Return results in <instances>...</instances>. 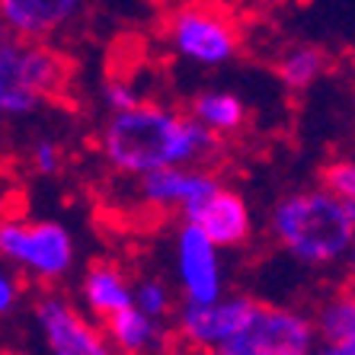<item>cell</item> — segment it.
Segmentation results:
<instances>
[{"mask_svg":"<svg viewBox=\"0 0 355 355\" xmlns=\"http://www.w3.org/2000/svg\"><path fill=\"white\" fill-rule=\"evenodd\" d=\"M320 189L339 202H355V164L346 157H336L323 164L320 170Z\"/></svg>","mask_w":355,"mask_h":355,"instance_id":"cell-19","label":"cell"},{"mask_svg":"<svg viewBox=\"0 0 355 355\" xmlns=\"http://www.w3.org/2000/svg\"><path fill=\"white\" fill-rule=\"evenodd\" d=\"M314 320V333L327 343V346H343V343H355V301L352 295H333L330 301H323Z\"/></svg>","mask_w":355,"mask_h":355,"instance_id":"cell-17","label":"cell"},{"mask_svg":"<svg viewBox=\"0 0 355 355\" xmlns=\"http://www.w3.org/2000/svg\"><path fill=\"white\" fill-rule=\"evenodd\" d=\"M99 99H103V106L119 116V112H128L141 103V93L132 80H122V77H112V80L103 83V90H99Z\"/></svg>","mask_w":355,"mask_h":355,"instance_id":"cell-20","label":"cell"},{"mask_svg":"<svg viewBox=\"0 0 355 355\" xmlns=\"http://www.w3.org/2000/svg\"><path fill=\"white\" fill-rule=\"evenodd\" d=\"M0 39H3V26H0Z\"/></svg>","mask_w":355,"mask_h":355,"instance_id":"cell-24","label":"cell"},{"mask_svg":"<svg viewBox=\"0 0 355 355\" xmlns=\"http://www.w3.org/2000/svg\"><path fill=\"white\" fill-rule=\"evenodd\" d=\"M35 323L51 355H116L90 317L58 295H45L35 304Z\"/></svg>","mask_w":355,"mask_h":355,"instance_id":"cell-9","label":"cell"},{"mask_svg":"<svg viewBox=\"0 0 355 355\" xmlns=\"http://www.w3.org/2000/svg\"><path fill=\"white\" fill-rule=\"evenodd\" d=\"M17 301H19V285H17V279L0 266V317H7V314H13V307H17Z\"/></svg>","mask_w":355,"mask_h":355,"instance_id":"cell-22","label":"cell"},{"mask_svg":"<svg viewBox=\"0 0 355 355\" xmlns=\"http://www.w3.org/2000/svg\"><path fill=\"white\" fill-rule=\"evenodd\" d=\"M106 343L116 355H150L164 346V323L138 314L135 307L106 320Z\"/></svg>","mask_w":355,"mask_h":355,"instance_id":"cell-14","label":"cell"},{"mask_svg":"<svg viewBox=\"0 0 355 355\" xmlns=\"http://www.w3.org/2000/svg\"><path fill=\"white\" fill-rule=\"evenodd\" d=\"M317 346L311 314L297 307L257 304L250 323L215 355H307Z\"/></svg>","mask_w":355,"mask_h":355,"instance_id":"cell-6","label":"cell"},{"mask_svg":"<svg viewBox=\"0 0 355 355\" xmlns=\"http://www.w3.org/2000/svg\"><path fill=\"white\" fill-rule=\"evenodd\" d=\"M182 224L198 227L202 237L218 250L240 247L253 234V215H250L247 198L237 189H224V186H218L215 196H208L202 205L189 208L182 215Z\"/></svg>","mask_w":355,"mask_h":355,"instance_id":"cell-10","label":"cell"},{"mask_svg":"<svg viewBox=\"0 0 355 355\" xmlns=\"http://www.w3.org/2000/svg\"><path fill=\"white\" fill-rule=\"evenodd\" d=\"M307 355H355V343H343V346H327V343H320V346H314Z\"/></svg>","mask_w":355,"mask_h":355,"instance_id":"cell-23","label":"cell"},{"mask_svg":"<svg viewBox=\"0 0 355 355\" xmlns=\"http://www.w3.org/2000/svg\"><path fill=\"white\" fill-rule=\"evenodd\" d=\"M132 307L138 314L160 320L173 311V291L164 279H141L138 285H132Z\"/></svg>","mask_w":355,"mask_h":355,"instance_id":"cell-18","label":"cell"},{"mask_svg":"<svg viewBox=\"0 0 355 355\" xmlns=\"http://www.w3.org/2000/svg\"><path fill=\"white\" fill-rule=\"evenodd\" d=\"M218 150V138L208 135L186 112L144 103L135 109L109 116L103 128V154L119 173L150 176L160 170H180L208 160Z\"/></svg>","mask_w":355,"mask_h":355,"instance_id":"cell-1","label":"cell"},{"mask_svg":"<svg viewBox=\"0 0 355 355\" xmlns=\"http://www.w3.org/2000/svg\"><path fill=\"white\" fill-rule=\"evenodd\" d=\"M83 304L93 317L106 323L109 317L122 314L132 307V282L112 263H96L83 275Z\"/></svg>","mask_w":355,"mask_h":355,"instance_id":"cell-13","label":"cell"},{"mask_svg":"<svg viewBox=\"0 0 355 355\" xmlns=\"http://www.w3.org/2000/svg\"><path fill=\"white\" fill-rule=\"evenodd\" d=\"M269 231L297 263L333 266L352 253L355 202H339L323 189L291 192L272 205Z\"/></svg>","mask_w":355,"mask_h":355,"instance_id":"cell-2","label":"cell"},{"mask_svg":"<svg viewBox=\"0 0 355 355\" xmlns=\"http://www.w3.org/2000/svg\"><path fill=\"white\" fill-rule=\"evenodd\" d=\"M189 119H196L208 135H237L247 125V103L231 90H202L189 103Z\"/></svg>","mask_w":355,"mask_h":355,"instance_id":"cell-15","label":"cell"},{"mask_svg":"<svg viewBox=\"0 0 355 355\" xmlns=\"http://www.w3.org/2000/svg\"><path fill=\"white\" fill-rule=\"evenodd\" d=\"M166 39L180 58L198 67H221L240 55L234 19L215 7H180L166 17Z\"/></svg>","mask_w":355,"mask_h":355,"instance_id":"cell-5","label":"cell"},{"mask_svg":"<svg viewBox=\"0 0 355 355\" xmlns=\"http://www.w3.org/2000/svg\"><path fill=\"white\" fill-rule=\"evenodd\" d=\"M257 304L259 301L247 295H224L215 304H182L176 311V327L192 349L215 355L247 327Z\"/></svg>","mask_w":355,"mask_h":355,"instance_id":"cell-7","label":"cell"},{"mask_svg":"<svg viewBox=\"0 0 355 355\" xmlns=\"http://www.w3.org/2000/svg\"><path fill=\"white\" fill-rule=\"evenodd\" d=\"M330 67V58L320 45H291L275 64L279 80L288 90H311Z\"/></svg>","mask_w":355,"mask_h":355,"instance_id":"cell-16","label":"cell"},{"mask_svg":"<svg viewBox=\"0 0 355 355\" xmlns=\"http://www.w3.org/2000/svg\"><path fill=\"white\" fill-rule=\"evenodd\" d=\"M33 166L39 176H55L61 166V148L55 138H39L33 144Z\"/></svg>","mask_w":355,"mask_h":355,"instance_id":"cell-21","label":"cell"},{"mask_svg":"<svg viewBox=\"0 0 355 355\" xmlns=\"http://www.w3.org/2000/svg\"><path fill=\"white\" fill-rule=\"evenodd\" d=\"M71 64L49 45L0 39V119L33 116L64 87Z\"/></svg>","mask_w":355,"mask_h":355,"instance_id":"cell-3","label":"cell"},{"mask_svg":"<svg viewBox=\"0 0 355 355\" xmlns=\"http://www.w3.org/2000/svg\"><path fill=\"white\" fill-rule=\"evenodd\" d=\"M173 266L186 304H215L218 297H224L221 250L211 247L192 224H182L176 231Z\"/></svg>","mask_w":355,"mask_h":355,"instance_id":"cell-8","label":"cell"},{"mask_svg":"<svg viewBox=\"0 0 355 355\" xmlns=\"http://www.w3.org/2000/svg\"><path fill=\"white\" fill-rule=\"evenodd\" d=\"M80 13V0H0V26L17 35V42L45 39Z\"/></svg>","mask_w":355,"mask_h":355,"instance_id":"cell-12","label":"cell"},{"mask_svg":"<svg viewBox=\"0 0 355 355\" xmlns=\"http://www.w3.org/2000/svg\"><path fill=\"white\" fill-rule=\"evenodd\" d=\"M0 125H3V119H0Z\"/></svg>","mask_w":355,"mask_h":355,"instance_id":"cell-25","label":"cell"},{"mask_svg":"<svg viewBox=\"0 0 355 355\" xmlns=\"http://www.w3.org/2000/svg\"><path fill=\"white\" fill-rule=\"evenodd\" d=\"M221 182L198 166H180V170H160V173L141 176V198L154 208H176L186 215L189 208L202 205L208 196H215Z\"/></svg>","mask_w":355,"mask_h":355,"instance_id":"cell-11","label":"cell"},{"mask_svg":"<svg viewBox=\"0 0 355 355\" xmlns=\"http://www.w3.org/2000/svg\"><path fill=\"white\" fill-rule=\"evenodd\" d=\"M0 257L33 279L55 282L71 272L77 247L61 221H0Z\"/></svg>","mask_w":355,"mask_h":355,"instance_id":"cell-4","label":"cell"}]
</instances>
